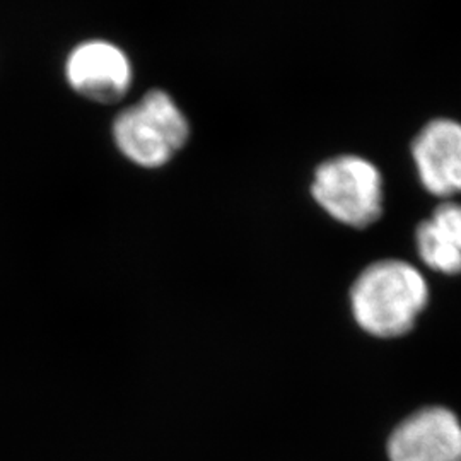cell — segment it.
<instances>
[{"label":"cell","mask_w":461,"mask_h":461,"mask_svg":"<svg viewBox=\"0 0 461 461\" xmlns=\"http://www.w3.org/2000/svg\"><path fill=\"white\" fill-rule=\"evenodd\" d=\"M428 294V284L415 267L384 260L367 267L356 280L352 312L367 333L393 339L412 330Z\"/></svg>","instance_id":"cell-1"},{"label":"cell","mask_w":461,"mask_h":461,"mask_svg":"<svg viewBox=\"0 0 461 461\" xmlns=\"http://www.w3.org/2000/svg\"><path fill=\"white\" fill-rule=\"evenodd\" d=\"M113 139L116 148L133 165L161 167L188 142L190 123L175 99L154 89L139 104L116 116Z\"/></svg>","instance_id":"cell-2"},{"label":"cell","mask_w":461,"mask_h":461,"mask_svg":"<svg viewBox=\"0 0 461 461\" xmlns=\"http://www.w3.org/2000/svg\"><path fill=\"white\" fill-rule=\"evenodd\" d=\"M312 194L320 207L350 228H367L383 214V176L376 166L356 154L318 166Z\"/></svg>","instance_id":"cell-3"},{"label":"cell","mask_w":461,"mask_h":461,"mask_svg":"<svg viewBox=\"0 0 461 461\" xmlns=\"http://www.w3.org/2000/svg\"><path fill=\"white\" fill-rule=\"evenodd\" d=\"M67 81L83 98L112 104L132 86V66L125 51L110 41L91 40L67 57Z\"/></svg>","instance_id":"cell-4"},{"label":"cell","mask_w":461,"mask_h":461,"mask_svg":"<svg viewBox=\"0 0 461 461\" xmlns=\"http://www.w3.org/2000/svg\"><path fill=\"white\" fill-rule=\"evenodd\" d=\"M392 461H461V424L447 409L430 407L403 420L388 441Z\"/></svg>","instance_id":"cell-5"},{"label":"cell","mask_w":461,"mask_h":461,"mask_svg":"<svg viewBox=\"0 0 461 461\" xmlns=\"http://www.w3.org/2000/svg\"><path fill=\"white\" fill-rule=\"evenodd\" d=\"M413 163L422 186L434 197L461 194V123L438 118L415 137Z\"/></svg>","instance_id":"cell-6"},{"label":"cell","mask_w":461,"mask_h":461,"mask_svg":"<svg viewBox=\"0 0 461 461\" xmlns=\"http://www.w3.org/2000/svg\"><path fill=\"white\" fill-rule=\"evenodd\" d=\"M417 249L422 262L432 270L447 276L461 274V251L455 247L432 221H424L417 230Z\"/></svg>","instance_id":"cell-7"},{"label":"cell","mask_w":461,"mask_h":461,"mask_svg":"<svg viewBox=\"0 0 461 461\" xmlns=\"http://www.w3.org/2000/svg\"><path fill=\"white\" fill-rule=\"evenodd\" d=\"M432 224L445 234L446 238L461 251V205L455 202H445L436 207L430 217Z\"/></svg>","instance_id":"cell-8"}]
</instances>
